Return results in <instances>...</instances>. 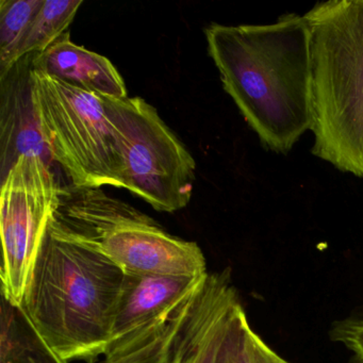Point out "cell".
Masks as SVG:
<instances>
[{"instance_id": "obj_1", "label": "cell", "mask_w": 363, "mask_h": 363, "mask_svg": "<svg viewBox=\"0 0 363 363\" xmlns=\"http://www.w3.org/2000/svg\"><path fill=\"white\" fill-rule=\"evenodd\" d=\"M208 52L223 88L261 143L288 154L311 131V46L305 16L286 14L271 24H211Z\"/></svg>"}, {"instance_id": "obj_2", "label": "cell", "mask_w": 363, "mask_h": 363, "mask_svg": "<svg viewBox=\"0 0 363 363\" xmlns=\"http://www.w3.org/2000/svg\"><path fill=\"white\" fill-rule=\"evenodd\" d=\"M125 278L107 257L48 229L21 307L61 358L93 363L109 345Z\"/></svg>"}, {"instance_id": "obj_3", "label": "cell", "mask_w": 363, "mask_h": 363, "mask_svg": "<svg viewBox=\"0 0 363 363\" xmlns=\"http://www.w3.org/2000/svg\"><path fill=\"white\" fill-rule=\"evenodd\" d=\"M311 46L312 154L363 178V0L305 14Z\"/></svg>"}, {"instance_id": "obj_4", "label": "cell", "mask_w": 363, "mask_h": 363, "mask_svg": "<svg viewBox=\"0 0 363 363\" xmlns=\"http://www.w3.org/2000/svg\"><path fill=\"white\" fill-rule=\"evenodd\" d=\"M48 229L96 250L127 275L191 277L207 273L199 244L169 235L150 216L99 188H62Z\"/></svg>"}, {"instance_id": "obj_5", "label": "cell", "mask_w": 363, "mask_h": 363, "mask_svg": "<svg viewBox=\"0 0 363 363\" xmlns=\"http://www.w3.org/2000/svg\"><path fill=\"white\" fill-rule=\"evenodd\" d=\"M30 84L44 141L72 186L121 189L120 148L101 97L55 79L33 65Z\"/></svg>"}, {"instance_id": "obj_6", "label": "cell", "mask_w": 363, "mask_h": 363, "mask_svg": "<svg viewBox=\"0 0 363 363\" xmlns=\"http://www.w3.org/2000/svg\"><path fill=\"white\" fill-rule=\"evenodd\" d=\"M101 97L120 148L121 189L158 211L186 208L196 178V162L186 146L144 99Z\"/></svg>"}, {"instance_id": "obj_7", "label": "cell", "mask_w": 363, "mask_h": 363, "mask_svg": "<svg viewBox=\"0 0 363 363\" xmlns=\"http://www.w3.org/2000/svg\"><path fill=\"white\" fill-rule=\"evenodd\" d=\"M241 307L230 269L208 273L158 324L93 363H216Z\"/></svg>"}, {"instance_id": "obj_8", "label": "cell", "mask_w": 363, "mask_h": 363, "mask_svg": "<svg viewBox=\"0 0 363 363\" xmlns=\"http://www.w3.org/2000/svg\"><path fill=\"white\" fill-rule=\"evenodd\" d=\"M1 179L0 294L21 306L35 257L60 203L62 186L52 165L39 156L20 157Z\"/></svg>"}, {"instance_id": "obj_9", "label": "cell", "mask_w": 363, "mask_h": 363, "mask_svg": "<svg viewBox=\"0 0 363 363\" xmlns=\"http://www.w3.org/2000/svg\"><path fill=\"white\" fill-rule=\"evenodd\" d=\"M207 274L191 277L126 274L105 354L120 350L158 324L199 286Z\"/></svg>"}, {"instance_id": "obj_10", "label": "cell", "mask_w": 363, "mask_h": 363, "mask_svg": "<svg viewBox=\"0 0 363 363\" xmlns=\"http://www.w3.org/2000/svg\"><path fill=\"white\" fill-rule=\"evenodd\" d=\"M33 57L18 61L1 76L0 139L1 178L22 156L42 157L52 165V156L44 141L33 107L30 71Z\"/></svg>"}, {"instance_id": "obj_11", "label": "cell", "mask_w": 363, "mask_h": 363, "mask_svg": "<svg viewBox=\"0 0 363 363\" xmlns=\"http://www.w3.org/2000/svg\"><path fill=\"white\" fill-rule=\"evenodd\" d=\"M33 67L99 96L116 99L128 96L126 84L113 63L101 55L76 45L69 33L45 52L33 55Z\"/></svg>"}, {"instance_id": "obj_12", "label": "cell", "mask_w": 363, "mask_h": 363, "mask_svg": "<svg viewBox=\"0 0 363 363\" xmlns=\"http://www.w3.org/2000/svg\"><path fill=\"white\" fill-rule=\"evenodd\" d=\"M0 363H67L38 333L21 306L0 294Z\"/></svg>"}, {"instance_id": "obj_13", "label": "cell", "mask_w": 363, "mask_h": 363, "mask_svg": "<svg viewBox=\"0 0 363 363\" xmlns=\"http://www.w3.org/2000/svg\"><path fill=\"white\" fill-rule=\"evenodd\" d=\"M82 4V0H44L43 6L18 45L4 62H0V77L25 57L45 52L67 33Z\"/></svg>"}, {"instance_id": "obj_14", "label": "cell", "mask_w": 363, "mask_h": 363, "mask_svg": "<svg viewBox=\"0 0 363 363\" xmlns=\"http://www.w3.org/2000/svg\"><path fill=\"white\" fill-rule=\"evenodd\" d=\"M43 4L44 0L0 1V62L18 45Z\"/></svg>"}, {"instance_id": "obj_15", "label": "cell", "mask_w": 363, "mask_h": 363, "mask_svg": "<svg viewBox=\"0 0 363 363\" xmlns=\"http://www.w3.org/2000/svg\"><path fill=\"white\" fill-rule=\"evenodd\" d=\"M254 333L243 307L240 308L223 341L216 363H256Z\"/></svg>"}, {"instance_id": "obj_16", "label": "cell", "mask_w": 363, "mask_h": 363, "mask_svg": "<svg viewBox=\"0 0 363 363\" xmlns=\"http://www.w3.org/2000/svg\"><path fill=\"white\" fill-rule=\"evenodd\" d=\"M333 337L350 348L359 362L363 363V320L341 323L333 329Z\"/></svg>"}, {"instance_id": "obj_17", "label": "cell", "mask_w": 363, "mask_h": 363, "mask_svg": "<svg viewBox=\"0 0 363 363\" xmlns=\"http://www.w3.org/2000/svg\"><path fill=\"white\" fill-rule=\"evenodd\" d=\"M252 342L256 363H290L276 354L256 333L252 335Z\"/></svg>"}]
</instances>
